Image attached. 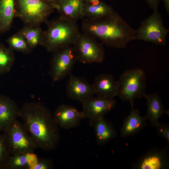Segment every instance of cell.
Returning a JSON list of instances; mask_svg holds the SVG:
<instances>
[{"mask_svg": "<svg viewBox=\"0 0 169 169\" xmlns=\"http://www.w3.org/2000/svg\"><path fill=\"white\" fill-rule=\"evenodd\" d=\"M6 42L8 45L9 48L13 51L24 54H29L33 49L18 31L8 38Z\"/></svg>", "mask_w": 169, "mask_h": 169, "instance_id": "cell-25", "label": "cell"}, {"mask_svg": "<svg viewBox=\"0 0 169 169\" xmlns=\"http://www.w3.org/2000/svg\"><path fill=\"white\" fill-rule=\"evenodd\" d=\"M131 105V111L124 119L120 131V136L125 138L137 134L147 125L145 116H141L139 110L135 109L133 104Z\"/></svg>", "mask_w": 169, "mask_h": 169, "instance_id": "cell-16", "label": "cell"}, {"mask_svg": "<svg viewBox=\"0 0 169 169\" xmlns=\"http://www.w3.org/2000/svg\"><path fill=\"white\" fill-rule=\"evenodd\" d=\"M90 124L94 128L96 142L100 146L105 145L117 136L112 123L104 117L90 121Z\"/></svg>", "mask_w": 169, "mask_h": 169, "instance_id": "cell-17", "label": "cell"}, {"mask_svg": "<svg viewBox=\"0 0 169 169\" xmlns=\"http://www.w3.org/2000/svg\"><path fill=\"white\" fill-rule=\"evenodd\" d=\"M77 61L73 45L64 47L53 52L49 72L52 85L69 75Z\"/></svg>", "mask_w": 169, "mask_h": 169, "instance_id": "cell-8", "label": "cell"}, {"mask_svg": "<svg viewBox=\"0 0 169 169\" xmlns=\"http://www.w3.org/2000/svg\"><path fill=\"white\" fill-rule=\"evenodd\" d=\"M57 4L60 16L76 22L83 18L84 3L82 0H58Z\"/></svg>", "mask_w": 169, "mask_h": 169, "instance_id": "cell-18", "label": "cell"}, {"mask_svg": "<svg viewBox=\"0 0 169 169\" xmlns=\"http://www.w3.org/2000/svg\"><path fill=\"white\" fill-rule=\"evenodd\" d=\"M15 56L14 51L0 44V74L10 71L14 64Z\"/></svg>", "mask_w": 169, "mask_h": 169, "instance_id": "cell-24", "label": "cell"}, {"mask_svg": "<svg viewBox=\"0 0 169 169\" xmlns=\"http://www.w3.org/2000/svg\"><path fill=\"white\" fill-rule=\"evenodd\" d=\"M38 158L34 152L11 155L8 169H31Z\"/></svg>", "mask_w": 169, "mask_h": 169, "instance_id": "cell-21", "label": "cell"}, {"mask_svg": "<svg viewBox=\"0 0 169 169\" xmlns=\"http://www.w3.org/2000/svg\"><path fill=\"white\" fill-rule=\"evenodd\" d=\"M82 112L85 118L92 121L104 117V115L115 106L116 101L112 98L96 96L82 102Z\"/></svg>", "mask_w": 169, "mask_h": 169, "instance_id": "cell-11", "label": "cell"}, {"mask_svg": "<svg viewBox=\"0 0 169 169\" xmlns=\"http://www.w3.org/2000/svg\"><path fill=\"white\" fill-rule=\"evenodd\" d=\"M161 0H146V2L149 7L153 10L158 8V6Z\"/></svg>", "mask_w": 169, "mask_h": 169, "instance_id": "cell-29", "label": "cell"}, {"mask_svg": "<svg viewBox=\"0 0 169 169\" xmlns=\"http://www.w3.org/2000/svg\"><path fill=\"white\" fill-rule=\"evenodd\" d=\"M147 101V113L145 116L151 125L156 127L159 124V118L164 114L169 115V110H165L158 93L146 94L144 96Z\"/></svg>", "mask_w": 169, "mask_h": 169, "instance_id": "cell-19", "label": "cell"}, {"mask_svg": "<svg viewBox=\"0 0 169 169\" xmlns=\"http://www.w3.org/2000/svg\"><path fill=\"white\" fill-rule=\"evenodd\" d=\"M14 17L19 18L24 25L40 26L46 23L54 8L42 0H14Z\"/></svg>", "mask_w": 169, "mask_h": 169, "instance_id": "cell-4", "label": "cell"}, {"mask_svg": "<svg viewBox=\"0 0 169 169\" xmlns=\"http://www.w3.org/2000/svg\"><path fill=\"white\" fill-rule=\"evenodd\" d=\"M94 94L96 96L112 98L117 95V83L110 74H100L95 78L92 84Z\"/></svg>", "mask_w": 169, "mask_h": 169, "instance_id": "cell-14", "label": "cell"}, {"mask_svg": "<svg viewBox=\"0 0 169 169\" xmlns=\"http://www.w3.org/2000/svg\"><path fill=\"white\" fill-rule=\"evenodd\" d=\"M166 10L168 13L169 12V0H162Z\"/></svg>", "mask_w": 169, "mask_h": 169, "instance_id": "cell-32", "label": "cell"}, {"mask_svg": "<svg viewBox=\"0 0 169 169\" xmlns=\"http://www.w3.org/2000/svg\"><path fill=\"white\" fill-rule=\"evenodd\" d=\"M82 19V32L98 39L107 47L124 49L135 40L136 30L114 10L101 18Z\"/></svg>", "mask_w": 169, "mask_h": 169, "instance_id": "cell-2", "label": "cell"}, {"mask_svg": "<svg viewBox=\"0 0 169 169\" xmlns=\"http://www.w3.org/2000/svg\"><path fill=\"white\" fill-rule=\"evenodd\" d=\"M92 36L81 33L73 44L77 61L84 63H101L105 57L102 44Z\"/></svg>", "mask_w": 169, "mask_h": 169, "instance_id": "cell-9", "label": "cell"}, {"mask_svg": "<svg viewBox=\"0 0 169 169\" xmlns=\"http://www.w3.org/2000/svg\"><path fill=\"white\" fill-rule=\"evenodd\" d=\"M112 7L103 1L96 5L84 4L83 10V18H95L102 17L111 13Z\"/></svg>", "mask_w": 169, "mask_h": 169, "instance_id": "cell-23", "label": "cell"}, {"mask_svg": "<svg viewBox=\"0 0 169 169\" xmlns=\"http://www.w3.org/2000/svg\"><path fill=\"white\" fill-rule=\"evenodd\" d=\"M3 134L11 155L33 153L36 148L23 124L13 120Z\"/></svg>", "mask_w": 169, "mask_h": 169, "instance_id": "cell-6", "label": "cell"}, {"mask_svg": "<svg viewBox=\"0 0 169 169\" xmlns=\"http://www.w3.org/2000/svg\"><path fill=\"white\" fill-rule=\"evenodd\" d=\"M18 117L36 148L45 151L55 148L60 135L59 125L48 108L39 102H26L19 108Z\"/></svg>", "mask_w": 169, "mask_h": 169, "instance_id": "cell-1", "label": "cell"}, {"mask_svg": "<svg viewBox=\"0 0 169 169\" xmlns=\"http://www.w3.org/2000/svg\"><path fill=\"white\" fill-rule=\"evenodd\" d=\"M45 23L47 28L43 31L41 46L49 52L73 45L81 33L76 22L61 16Z\"/></svg>", "mask_w": 169, "mask_h": 169, "instance_id": "cell-3", "label": "cell"}, {"mask_svg": "<svg viewBox=\"0 0 169 169\" xmlns=\"http://www.w3.org/2000/svg\"><path fill=\"white\" fill-rule=\"evenodd\" d=\"M18 32L23 35L32 49L39 45H41L43 31L40 26L24 25Z\"/></svg>", "mask_w": 169, "mask_h": 169, "instance_id": "cell-22", "label": "cell"}, {"mask_svg": "<svg viewBox=\"0 0 169 169\" xmlns=\"http://www.w3.org/2000/svg\"><path fill=\"white\" fill-rule=\"evenodd\" d=\"M65 89L68 97L81 103L92 98L94 95L92 84L84 78L71 74L66 82Z\"/></svg>", "mask_w": 169, "mask_h": 169, "instance_id": "cell-12", "label": "cell"}, {"mask_svg": "<svg viewBox=\"0 0 169 169\" xmlns=\"http://www.w3.org/2000/svg\"><path fill=\"white\" fill-rule=\"evenodd\" d=\"M157 135L164 138L169 143V126L165 124L159 123L156 127Z\"/></svg>", "mask_w": 169, "mask_h": 169, "instance_id": "cell-28", "label": "cell"}, {"mask_svg": "<svg viewBox=\"0 0 169 169\" xmlns=\"http://www.w3.org/2000/svg\"><path fill=\"white\" fill-rule=\"evenodd\" d=\"M46 2L55 8L57 10L58 8V0H42Z\"/></svg>", "mask_w": 169, "mask_h": 169, "instance_id": "cell-30", "label": "cell"}, {"mask_svg": "<svg viewBox=\"0 0 169 169\" xmlns=\"http://www.w3.org/2000/svg\"><path fill=\"white\" fill-rule=\"evenodd\" d=\"M3 134H0V169H8L11 156Z\"/></svg>", "mask_w": 169, "mask_h": 169, "instance_id": "cell-26", "label": "cell"}, {"mask_svg": "<svg viewBox=\"0 0 169 169\" xmlns=\"http://www.w3.org/2000/svg\"><path fill=\"white\" fill-rule=\"evenodd\" d=\"M14 14V0H0V33L10 28Z\"/></svg>", "mask_w": 169, "mask_h": 169, "instance_id": "cell-20", "label": "cell"}, {"mask_svg": "<svg viewBox=\"0 0 169 169\" xmlns=\"http://www.w3.org/2000/svg\"><path fill=\"white\" fill-rule=\"evenodd\" d=\"M53 115L59 126L66 129L78 126L81 120L85 118L82 111H79L75 107L66 104L59 105Z\"/></svg>", "mask_w": 169, "mask_h": 169, "instance_id": "cell-13", "label": "cell"}, {"mask_svg": "<svg viewBox=\"0 0 169 169\" xmlns=\"http://www.w3.org/2000/svg\"><path fill=\"white\" fill-rule=\"evenodd\" d=\"M54 167L52 161L44 158H38L31 169H51Z\"/></svg>", "mask_w": 169, "mask_h": 169, "instance_id": "cell-27", "label": "cell"}, {"mask_svg": "<svg viewBox=\"0 0 169 169\" xmlns=\"http://www.w3.org/2000/svg\"><path fill=\"white\" fill-rule=\"evenodd\" d=\"M146 81L145 73L141 69L125 70L117 81V95L122 101H128L131 105L133 104L135 99L144 97Z\"/></svg>", "mask_w": 169, "mask_h": 169, "instance_id": "cell-5", "label": "cell"}, {"mask_svg": "<svg viewBox=\"0 0 169 169\" xmlns=\"http://www.w3.org/2000/svg\"><path fill=\"white\" fill-rule=\"evenodd\" d=\"M84 4L96 5L99 3V0H82Z\"/></svg>", "mask_w": 169, "mask_h": 169, "instance_id": "cell-31", "label": "cell"}, {"mask_svg": "<svg viewBox=\"0 0 169 169\" xmlns=\"http://www.w3.org/2000/svg\"><path fill=\"white\" fill-rule=\"evenodd\" d=\"M153 10V13L144 20L139 28L136 30L135 40H141L164 45L166 44L169 30L164 26L158 8Z\"/></svg>", "mask_w": 169, "mask_h": 169, "instance_id": "cell-7", "label": "cell"}, {"mask_svg": "<svg viewBox=\"0 0 169 169\" xmlns=\"http://www.w3.org/2000/svg\"><path fill=\"white\" fill-rule=\"evenodd\" d=\"M19 108L9 97L0 94V131H4L18 117Z\"/></svg>", "mask_w": 169, "mask_h": 169, "instance_id": "cell-15", "label": "cell"}, {"mask_svg": "<svg viewBox=\"0 0 169 169\" xmlns=\"http://www.w3.org/2000/svg\"><path fill=\"white\" fill-rule=\"evenodd\" d=\"M169 144L161 148H152L132 164L137 169H162L168 167Z\"/></svg>", "mask_w": 169, "mask_h": 169, "instance_id": "cell-10", "label": "cell"}]
</instances>
